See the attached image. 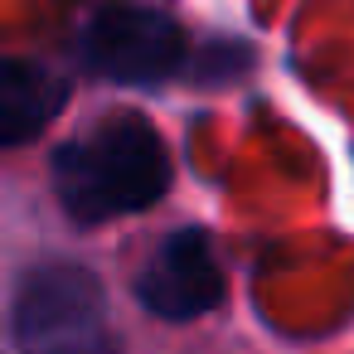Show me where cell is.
<instances>
[{"label":"cell","mask_w":354,"mask_h":354,"mask_svg":"<svg viewBox=\"0 0 354 354\" xmlns=\"http://www.w3.org/2000/svg\"><path fill=\"white\" fill-rule=\"evenodd\" d=\"M170 189V151L141 112L102 117L54 151V194L73 223H107L151 209Z\"/></svg>","instance_id":"obj_1"},{"label":"cell","mask_w":354,"mask_h":354,"mask_svg":"<svg viewBox=\"0 0 354 354\" xmlns=\"http://www.w3.org/2000/svg\"><path fill=\"white\" fill-rule=\"evenodd\" d=\"M223 291H228L223 267L214 257L209 233H199V228L170 233L151 252V262L141 267V281H136L141 306L151 315H160V320H175V325L218 310L223 306Z\"/></svg>","instance_id":"obj_4"},{"label":"cell","mask_w":354,"mask_h":354,"mask_svg":"<svg viewBox=\"0 0 354 354\" xmlns=\"http://www.w3.org/2000/svg\"><path fill=\"white\" fill-rule=\"evenodd\" d=\"M68 102V78L39 59H0V151L30 146Z\"/></svg>","instance_id":"obj_5"},{"label":"cell","mask_w":354,"mask_h":354,"mask_svg":"<svg viewBox=\"0 0 354 354\" xmlns=\"http://www.w3.org/2000/svg\"><path fill=\"white\" fill-rule=\"evenodd\" d=\"M185 30L146 6H127V0H112L102 6L88 30H83V59L93 73L127 83V88H151L165 83L185 68Z\"/></svg>","instance_id":"obj_3"},{"label":"cell","mask_w":354,"mask_h":354,"mask_svg":"<svg viewBox=\"0 0 354 354\" xmlns=\"http://www.w3.org/2000/svg\"><path fill=\"white\" fill-rule=\"evenodd\" d=\"M20 354H122L107 330V301L88 267L44 262L15 301Z\"/></svg>","instance_id":"obj_2"}]
</instances>
